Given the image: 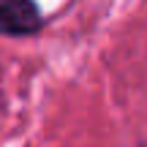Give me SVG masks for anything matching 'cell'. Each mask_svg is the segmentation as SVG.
I'll list each match as a JSON object with an SVG mask.
<instances>
[{
	"label": "cell",
	"instance_id": "obj_1",
	"mask_svg": "<svg viewBox=\"0 0 147 147\" xmlns=\"http://www.w3.org/2000/svg\"><path fill=\"white\" fill-rule=\"evenodd\" d=\"M44 25L33 0H0V36H33Z\"/></svg>",
	"mask_w": 147,
	"mask_h": 147
}]
</instances>
